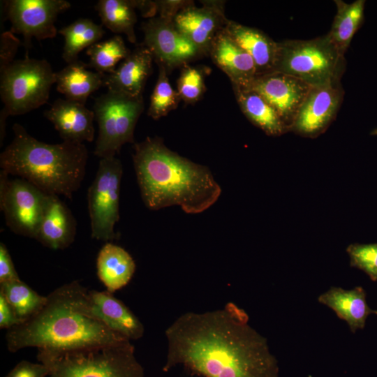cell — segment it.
I'll return each instance as SVG.
<instances>
[{"label":"cell","mask_w":377,"mask_h":377,"mask_svg":"<svg viewBox=\"0 0 377 377\" xmlns=\"http://www.w3.org/2000/svg\"><path fill=\"white\" fill-rule=\"evenodd\" d=\"M0 293L22 322L36 314L47 299V296L39 295L20 279L1 283Z\"/></svg>","instance_id":"obj_29"},{"label":"cell","mask_w":377,"mask_h":377,"mask_svg":"<svg viewBox=\"0 0 377 377\" xmlns=\"http://www.w3.org/2000/svg\"><path fill=\"white\" fill-rule=\"evenodd\" d=\"M232 89L244 114L266 134L278 136L289 130L274 108L252 88L232 86Z\"/></svg>","instance_id":"obj_25"},{"label":"cell","mask_w":377,"mask_h":377,"mask_svg":"<svg viewBox=\"0 0 377 377\" xmlns=\"http://www.w3.org/2000/svg\"><path fill=\"white\" fill-rule=\"evenodd\" d=\"M205 91L203 73L198 68L184 65L177 80V92L186 103L198 101Z\"/></svg>","instance_id":"obj_32"},{"label":"cell","mask_w":377,"mask_h":377,"mask_svg":"<svg viewBox=\"0 0 377 377\" xmlns=\"http://www.w3.org/2000/svg\"><path fill=\"white\" fill-rule=\"evenodd\" d=\"M334 3L337 13L327 35L335 47L344 55L363 20L364 1L357 0L348 3L335 0Z\"/></svg>","instance_id":"obj_26"},{"label":"cell","mask_w":377,"mask_h":377,"mask_svg":"<svg viewBox=\"0 0 377 377\" xmlns=\"http://www.w3.org/2000/svg\"><path fill=\"white\" fill-rule=\"evenodd\" d=\"M345 68L344 55L327 34L311 40L279 43L274 71L295 77L311 87L340 82Z\"/></svg>","instance_id":"obj_6"},{"label":"cell","mask_w":377,"mask_h":377,"mask_svg":"<svg viewBox=\"0 0 377 377\" xmlns=\"http://www.w3.org/2000/svg\"><path fill=\"white\" fill-rule=\"evenodd\" d=\"M13 138L0 154V168L23 179L47 195L72 199L84 180L88 150L84 143L41 142L20 124L13 126Z\"/></svg>","instance_id":"obj_4"},{"label":"cell","mask_w":377,"mask_h":377,"mask_svg":"<svg viewBox=\"0 0 377 377\" xmlns=\"http://www.w3.org/2000/svg\"><path fill=\"white\" fill-rule=\"evenodd\" d=\"M152 54L142 43L103 78L108 90L121 92L131 96H142L145 83L152 72Z\"/></svg>","instance_id":"obj_19"},{"label":"cell","mask_w":377,"mask_h":377,"mask_svg":"<svg viewBox=\"0 0 377 377\" xmlns=\"http://www.w3.org/2000/svg\"><path fill=\"white\" fill-rule=\"evenodd\" d=\"M318 302L334 311L339 318L348 324L353 333L363 330L367 318L374 313L361 286L350 290L332 286L318 296Z\"/></svg>","instance_id":"obj_22"},{"label":"cell","mask_w":377,"mask_h":377,"mask_svg":"<svg viewBox=\"0 0 377 377\" xmlns=\"http://www.w3.org/2000/svg\"><path fill=\"white\" fill-rule=\"evenodd\" d=\"M49 377H144L131 341L65 350H38Z\"/></svg>","instance_id":"obj_5"},{"label":"cell","mask_w":377,"mask_h":377,"mask_svg":"<svg viewBox=\"0 0 377 377\" xmlns=\"http://www.w3.org/2000/svg\"><path fill=\"white\" fill-rule=\"evenodd\" d=\"M56 82L55 72L45 59L28 56L0 71V94L9 115H22L46 103Z\"/></svg>","instance_id":"obj_7"},{"label":"cell","mask_w":377,"mask_h":377,"mask_svg":"<svg viewBox=\"0 0 377 377\" xmlns=\"http://www.w3.org/2000/svg\"><path fill=\"white\" fill-rule=\"evenodd\" d=\"M159 16L173 19L184 8L193 4L189 1H155Z\"/></svg>","instance_id":"obj_38"},{"label":"cell","mask_w":377,"mask_h":377,"mask_svg":"<svg viewBox=\"0 0 377 377\" xmlns=\"http://www.w3.org/2000/svg\"><path fill=\"white\" fill-rule=\"evenodd\" d=\"M163 371L182 367L200 377H279V367L267 339L249 324L233 302L215 310L188 311L165 330Z\"/></svg>","instance_id":"obj_1"},{"label":"cell","mask_w":377,"mask_h":377,"mask_svg":"<svg viewBox=\"0 0 377 377\" xmlns=\"http://www.w3.org/2000/svg\"><path fill=\"white\" fill-rule=\"evenodd\" d=\"M50 372L49 367L43 363L22 360L18 362L6 377H46Z\"/></svg>","instance_id":"obj_35"},{"label":"cell","mask_w":377,"mask_h":377,"mask_svg":"<svg viewBox=\"0 0 377 377\" xmlns=\"http://www.w3.org/2000/svg\"><path fill=\"white\" fill-rule=\"evenodd\" d=\"M74 305L82 314L100 321L130 341L138 340L144 334L145 328L139 318L108 290H88L80 284Z\"/></svg>","instance_id":"obj_12"},{"label":"cell","mask_w":377,"mask_h":377,"mask_svg":"<svg viewBox=\"0 0 377 377\" xmlns=\"http://www.w3.org/2000/svg\"><path fill=\"white\" fill-rule=\"evenodd\" d=\"M1 3L5 18L11 23L10 31L23 36L26 56L33 38L42 40L56 36L57 16L71 6L66 0H9Z\"/></svg>","instance_id":"obj_11"},{"label":"cell","mask_w":377,"mask_h":377,"mask_svg":"<svg viewBox=\"0 0 377 377\" xmlns=\"http://www.w3.org/2000/svg\"><path fill=\"white\" fill-rule=\"evenodd\" d=\"M346 252L350 266L357 268L374 281H377V243L351 244Z\"/></svg>","instance_id":"obj_33"},{"label":"cell","mask_w":377,"mask_h":377,"mask_svg":"<svg viewBox=\"0 0 377 377\" xmlns=\"http://www.w3.org/2000/svg\"><path fill=\"white\" fill-rule=\"evenodd\" d=\"M249 87L274 108L288 129L311 88L304 81L278 71L256 76Z\"/></svg>","instance_id":"obj_14"},{"label":"cell","mask_w":377,"mask_h":377,"mask_svg":"<svg viewBox=\"0 0 377 377\" xmlns=\"http://www.w3.org/2000/svg\"><path fill=\"white\" fill-rule=\"evenodd\" d=\"M135 9H138L142 15L145 17H154L157 11L156 1H136L133 0Z\"/></svg>","instance_id":"obj_39"},{"label":"cell","mask_w":377,"mask_h":377,"mask_svg":"<svg viewBox=\"0 0 377 377\" xmlns=\"http://www.w3.org/2000/svg\"><path fill=\"white\" fill-rule=\"evenodd\" d=\"M20 279L10 253L6 245L0 243V283Z\"/></svg>","instance_id":"obj_36"},{"label":"cell","mask_w":377,"mask_h":377,"mask_svg":"<svg viewBox=\"0 0 377 377\" xmlns=\"http://www.w3.org/2000/svg\"><path fill=\"white\" fill-rule=\"evenodd\" d=\"M209 54L232 82V85L249 87L257 76L251 57L226 31H220L214 38Z\"/></svg>","instance_id":"obj_18"},{"label":"cell","mask_w":377,"mask_h":377,"mask_svg":"<svg viewBox=\"0 0 377 377\" xmlns=\"http://www.w3.org/2000/svg\"><path fill=\"white\" fill-rule=\"evenodd\" d=\"M9 114L3 108L0 112V146H2L6 136V119L9 117Z\"/></svg>","instance_id":"obj_40"},{"label":"cell","mask_w":377,"mask_h":377,"mask_svg":"<svg viewBox=\"0 0 377 377\" xmlns=\"http://www.w3.org/2000/svg\"><path fill=\"white\" fill-rule=\"evenodd\" d=\"M144 110L143 96L108 90L96 98L93 111L98 126L94 155L115 157L122 146L134 142V131Z\"/></svg>","instance_id":"obj_8"},{"label":"cell","mask_w":377,"mask_h":377,"mask_svg":"<svg viewBox=\"0 0 377 377\" xmlns=\"http://www.w3.org/2000/svg\"><path fill=\"white\" fill-rule=\"evenodd\" d=\"M77 281L64 284L50 293L43 307L34 316L8 330V350L27 347L65 350L130 341L104 324L78 311L74 305Z\"/></svg>","instance_id":"obj_3"},{"label":"cell","mask_w":377,"mask_h":377,"mask_svg":"<svg viewBox=\"0 0 377 377\" xmlns=\"http://www.w3.org/2000/svg\"><path fill=\"white\" fill-rule=\"evenodd\" d=\"M142 44L152 54L158 65L168 71L187 63L201 54L198 48L175 27L173 19L149 18L142 24Z\"/></svg>","instance_id":"obj_13"},{"label":"cell","mask_w":377,"mask_h":377,"mask_svg":"<svg viewBox=\"0 0 377 377\" xmlns=\"http://www.w3.org/2000/svg\"><path fill=\"white\" fill-rule=\"evenodd\" d=\"M76 221L58 195H48L35 239L52 249H64L75 240Z\"/></svg>","instance_id":"obj_20"},{"label":"cell","mask_w":377,"mask_h":377,"mask_svg":"<svg viewBox=\"0 0 377 377\" xmlns=\"http://www.w3.org/2000/svg\"><path fill=\"white\" fill-rule=\"evenodd\" d=\"M226 31L253 59L257 76L274 71L277 59L279 42L262 31L228 20Z\"/></svg>","instance_id":"obj_21"},{"label":"cell","mask_w":377,"mask_h":377,"mask_svg":"<svg viewBox=\"0 0 377 377\" xmlns=\"http://www.w3.org/2000/svg\"><path fill=\"white\" fill-rule=\"evenodd\" d=\"M79 59L55 73L57 90L65 98L85 105L88 97L103 85L105 75L88 69Z\"/></svg>","instance_id":"obj_24"},{"label":"cell","mask_w":377,"mask_h":377,"mask_svg":"<svg viewBox=\"0 0 377 377\" xmlns=\"http://www.w3.org/2000/svg\"><path fill=\"white\" fill-rule=\"evenodd\" d=\"M0 172V209L15 234L35 239L48 195L31 183Z\"/></svg>","instance_id":"obj_10"},{"label":"cell","mask_w":377,"mask_h":377,"mask_svg":"<svg viewBox=\"0 0 377 377\" xmlns=\"http://www.w3.org/2000/svg\"><path fill=\"white\" fill-rule=\"evenodd\" d=\"M22 323L3 295L0 293V327L9 330Z\"/></svg>","instance_id":"obj_37"},{"label":"cell","mask_w":377,"mask_h":377,"mask_svg":"<svg viewBox=\"0 0 377 377\" xmlns=\"http://www.w3.org/2000/svg\"><path fill=\"white\" fill-rule=\"evenodd\" d=\"M343 96L340 82L311 87L291 129L308 137H315L323 133L334 119Z\"/></svg>","instance_id":"obj_15"},{"label":"cell","mask_w":377,"mask_h":377,"mask_svg":"<svg viewBox=\"0 0 377 377\" xmlns=\"http://www.w3.org/2000/svg\"><path fill=\"white\" fill-rule=\"evenodd\" d=\"M123 166L115 157L100 158L95 178L87 191L91 237L111 242L119 219V195Z\"/></svg>","instance_id":"obj_9"},{"label":"cell","mask_w":377,"mask_h":377,"mask_svg":"<svg viewBox=\"0 0 377 377\" xmlns=\"http://www.w3.org/2000/svg\"><path fill=\"white\" fill-rule=\"evenodd\" d=\"M131 53L123 38L119 35L99 41L87 49L89 57V68L106 75L112 73L117 66Z\"/></svg>","instance_id":"obj_30"},{"label":"cell","mask_w":377,"mask_h":377,"mask_svg":"<svg viewBox=\"0 0 377 377\" xmlns=\"http://www.w3.org/2000/svg\"><path fill=\"white\" fill-rule=\"evenodd\" d=\"M223 3L205 1L202 7L194 3L180 10L173 18L177 29L191 40L202 54H209L217 34L228 22L224 14Z\"/></svg>","instance_id":"obj_16"},{"label":"cell","mask_w":377,"mask_h":377,"mask_svg":"<svg viewBox=\"0 0 377 377\" xmlns=\"http://www.w3.org/2000/svg\"><path fill=\"white\" fill-rule=\"evenodd\" d=\"M44 116L54 125L63 141L83 143L94 139L95 114L84 104L58 98L44 112Z\"/></svg>","instance_id":"obj_17"},{"label":"cell","mask_w":377,"mask_h":377,"mask_svg":"<svg viewBox=\"0 0 377 377\" xmlns=\"http://www.w3.org/2000/svg\"><path fill=\"white\" fill-rule=\"evenodd\" d=\"M95 8L105 27L113 33L124 34L129 42L136 43L133 0H99Z\"/></svg>","instance_id":"obj_28"},{"label":"cell","mask_w":377,"mask_h":377,"mask_svg":"<svg viewBox=\"0 0 377 377\" xmlns=\"http://www.w3.org/2000/svg\"><path fill=\"white\" fill-rule=\"evenodd\" d=\"M132 158L142 200L151 210L178 206L186 214H198L221 194L207 167L172 151L159 137L134 143Z\"/></svg>","instance_id":"obj_2"},{"label":"cell","mask_w":377,"mask_h":377,"mask_svg":"<svg viewBox=\"0 0 377 377\" xmlns=\"http://www.w3.org/2000/svg\"><path fill=\"white\" fill-rule=\"evenodd\" d=\"M158 66V75L153 92L150 98V104L147 114L154 120L166 116L175 110L181 98L169 82L167 70L161 65Z\"/></svg>","instance_id":"obj_31"},{"label":"cell","mask_w":377,"mask_h":377,"mask_svg":"<svg viewBox=\"0 0 377 377\" xmlns=\"http://www.w3.org/2000/svg\"><path fill=\"white\" fill-rule=\"evenodd\" d=\"M135 268L132 256L124 248L112 242H106L98 253L97 276L111 293L129 283Z\"/></svg>","instance_id":"obj_23"},{"label":"cell","mask_w":377,"mask_h":377,"mask_svg":"<svg viewBox=\"0 0 377 377\" xmlns=\"http://www.w3.org/2000/svg\"><path fill=\"white\" fill-rule=\"evenodd\" d=\"M374 313H375L377 316V309L374 310Z\"/></svg>","instance_id":"obj_41"},{"label":"cell","mask_w":377,"mask_h":377,"mask_svg":"<svg viewBox=\"0 0 377 377\" xmlns=\"http://www.w3.org/2000/svg\"><path fill=\"white\" fill-rule=\"evenodd\" d=\"M58 33L64 38L62 58L66 64L78 60L82 50L99 42L105 34L101 25L89 18H79Z\"/></svg>","instance_id":"obj_27"},{"label":"cell","mask_w":377,"mask_h":377,"mask_svg":"<svg viewBox=\"0 0 377 377\" xmlns=\"http://www.w3.org/2000/svg\"><path fill=\"white\" fill-rule=\"evenodd\" d=\"M21 41L10 31H3L0 36V71L15 61Z\"/></svg>","instance_id":"obj_34"}]
</instances>
